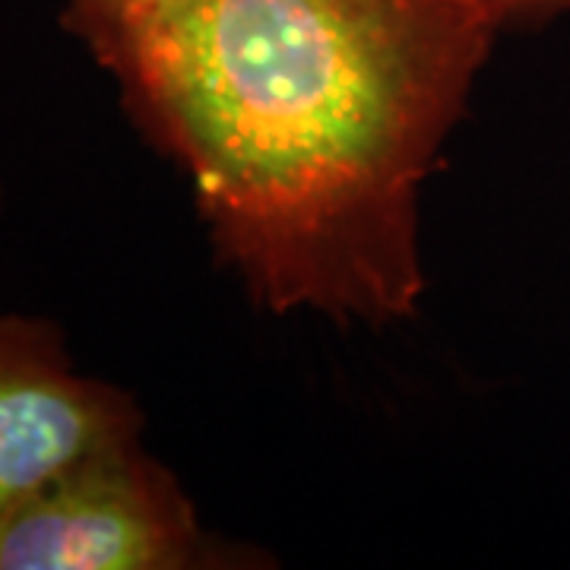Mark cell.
<instances>
[{"label":"cell","mask_w":570,"mask_h":570,"mask_svg":"<svg viewBox=\"0 0 570 570\" xmlns=\"http://www.w3.org/2000/svg\"><path fill=\"white\" fill-rule=\"evenodd\" d=\"M73 36L257 305L415 311L419 194L501 36L485 0H127Z\"/></svg>","instance_id":"cell-1"},{"label":"cell","mask_w":570,"mask_h":570,"mask_svg":"<svg viewBox=\"0 0 570 570\" xmlns=\"http://www.w3.org/2000/svg\"><path fill=\"white\" fill-rule=\"evenodd\" d=\"M181 482L137 438L89 450L0 513V570L223 564Z\"/></svg>","instance_id":"cell-2"},{"label":"cell","mask_w":570,"mask_h":570,"mask_svg":"<svg viewBox=\"0 0 570 570\" xmlns=\"http://www.w3.org/2000/svg\"><path fill=\"white\" fill-rule=\"evenodd\" d=\"M140 428L127 390L77 371L61 326L0 314V513L77 456Z\"/></svg>","instance_id":"cell-3"},{"label":"cell","mask_w":570,"mask_h":570,"mask_svg":"<svg viewBox=\"0 0 570 570\" xmlns=\"http://www.w3.org/2000/svg\"><path fill=\"white\" fill-rule=\"evenodd\" d=\"M501 32L542 29L554 20H570V0H485Z\"/></svg>","instance_id":"cell-4"},{"label":"cell","mask_w":570,"mask_h":570,"mask_svg":"<svg viewBox=\"0 0 570 570\" xmlns=\"http://www.w3.org/2000/svg\"><path fill=\"white\" fill-rule=\"evenodd\" d=\"M121 3H127V0H67L61 17L63 29H67V32H80L82 26L102 20L111 10H118Z\"/></svg>","instance_id":"cell-5"},{"label":"cell","mask_w":570,"mask_h":570,"mask_svg":"<svg viewBox=\"0 0 570 570\" xmlns=\"http://www.w3.org/2000/svg\"><path fill=\"white\" fill-rule=\"evenodd\" d=\"M0 209H3V190H0Z\"/></svg>","instance_id":"cell-6"}]
</instances>
